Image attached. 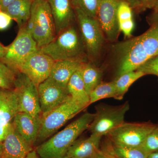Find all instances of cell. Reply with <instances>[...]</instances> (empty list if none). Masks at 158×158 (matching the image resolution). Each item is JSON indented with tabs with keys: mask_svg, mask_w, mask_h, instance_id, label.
<instances>
[{
	"mask_svg": "<svg viewBox=\"0 0 158 158\" xmlns=\"http://www.w3.org/2000/svg\"><path fill=\"white\" fill-rule=\"evenodd\" d=\"M26 28L37 43L38 49L56 37L55 23L47 0H34Z\"/></svg>",
	"mask_w": 158,
	"mask_h": 158,
	"instance_id": "4",
	"label": "cell"
},
{
	"mask_svg": "<svg viewBox=\"0 0 158 158\" xmlns=\"http://www.w3.org/2000/svg\"><path fill=\"white\" fill-rule=\"evenodd\" d=\"M157 1V0H136L133 9L141 12L145 9L153 8Z\"/></svg>",
	"mask_w": 158,
	"mask_h": 158,
	"instance_id": "31",
	"label": "cell"
},
{
	"mask_svg": "<svg viewBox=\"0 0 158 158\" xmlns=\"http://www.w3.org/2000/svg\"><path fill=\"white\" fill-rule=\"evenodd\" d=\"M7 50V46H5L0 42V59L4 57Z\"/></svg>",
	"mask_w": 158,
	"mask_h": 158,
	"instance_id": "35",
	"label": "cell"
},
{
	"mask_svg": "<svg viewBox=\"0 0 158 158\" xmlns=\"http://www.w3.org/2000/svg\"><path fill=\"white\" fill-rule=\"evenodd\" d=\"M94 113L87 112L69 124L62 131L35 148L42 158H66L69 150L79 136L88 130Z\"/></svg>",
	"mask_w": 158,
	"mask_h": 158,
	"instance_id": "2",
	"label": "cell"
},
{
	"mask_svg": "<svg viewBox=\"0 0 158 158\" xmlns=\"http://www.w3.org/2000/svg\"><path fill=\"white\" fill-rule=\"evenodd\" d=\"M132 8L125 0H120L117 8V19L120 31L126 37L131 36L135 23L133 19Z\"/></svg>",
	"mask_w": 158,
	"mask_h": 158,
	"instance_id": "22",
	"label": "cell"
},
{
	"mask_svg": "<svg viewBox=\"0 0 158 158\" xmlns=\"http://www.w3.org/2000/svg\"><path fill=\"white\" fill-rule=\"evenodd\" d=\"M2 156V143H0V158Z\"/></svg>",
	"mask_w": 158,
	"mask_h": 158,
	"instance_id": "40",
	"label": "cell"
},
{
	"mask_svg": "<svg viewBox=\"0 0 158 158\" xmlns=\"http://www.w3.org/2000/svg\"><path fill=\"white\" fill-rule=\"evenodd\" d=\"M38 50L37 43L24 25L19 28L15 39L7 46L6 55L0 61L17 74L26 59Z\"/></svg>",
	"mask_w": 158,
	"mask_h": 158,
	"instance_id": "7",
	"label": "cell"
},
{
	"mask_svg": "<svg viewBox=\"0 0 158 158\" xmlns=\"http://www.w3.org/2000/svg\"><path fill=\"white\" fill-rule=\"evenodd\" d=\"M151 22L150 27L144 34L114 46L117 76L137 70L148 59L158 55V19Z\"/></svg>",
	"mask_w": 158,
	"mask_h": 158,
	"instance_id": "1",
	"label": "cell"
},
{
	"mask_svg": "<svg viewBox=\"0 0 158 158\" xmlns=\"http://www.w3.org/2000/svg\"><path fill=\"white\" fill-rule=\"evenodd\" d=\"M92 158H117L113 155L108 149L106 150L99 149Z\"/></svg>",
	"mask_w": 158,
	"mask_h": 158,
	"instance_id": "33",
	"label": "cell"
},
{
	"mask_svg": "<svg viewBox=\"0 0 158 158\" xmlns=\"http://www.w3.org/2000/svg\"><path fill=\"white\" fill-rule=\"evenodd\" d=\"M156 125L150 123H123L106 136L111 143L125 147H141Z\"/></svg>",
	"mask_w": 158,
	"mask_h": 158,
	"instance_id": "9",
	"label": "cell"
},
{
	"mask_svg": "<svg viewBox=\"0 0 158 158\" xmlns=\"http://www.w3.org/2000/svg\"><path fill=\"white\" fill-rule=\"evenodd\" d=\"M39 50L55 61L77 60L86 62L85 48L73 25L60 32L52 41Z\"/></svg>",
	"mask_w": 158,
	"mask_h": 158,
	"instance_id": "3",
	"label": "cell"
},
{
	"mask_svg": "<svg viewBox=\"0 0 158 158\" xmlns=\"http://www.w3.org/2000/svg\"><path fill=\"white\" fill-rule=\"evenodd\" d=\"M125 1L130 4V6L133 9L135 6L136 0H125Z\"/></svg>",
	"mask_w": 158,
	"mask_h": 158,
	"instance_id": "38",
	"label": "cell"
},
{
	"mask_svg": "<svg viewBox=\"0 0 158 158\" xmlns=\"http://www.w3.org/2000/svg\"><path fill=\"white\" fill-rule=\"evenodd\" d=\"M13 20L11 16L5 11H0V31L9 27Z\"/></svg>",
	"mask_w": 158,
	"mask_h": 158,
	"instance_id": "32",
	"label": "cell"
},
{
	"mask_svg": "<svg viewBox=\"0 0 158 158\" xmlns=\"http://www.w3.org/2000/svg\"><path fill=\"white\" fill-rule=\"evenodd\" d=\"M80 69L85 90L89 95L101 83L102 74L98 68L87 62L82 65Z\"/></svg>",
	"mask_w": 158,
	"mask_h": 158,
	"instance_id": "23",
	"label": "cell"
},
{
	"mask_svg": "<svg viewBox=\"0 0 158 158\" xmlns=\"http://www.w3.org/2000/svg\"><path fill=\"white\" fill-rule=\"evenodd\" d=\"M53 18L56 36L73 25L76 20L75 12L70 0H47Z\"/></svg>",
	"mask_w": 158,
	"mask_h": 158,
	"instance_id": "17",
	"label": "cell"
},
{
	"mask_svg": "<svg viewBox=\"0 0 158 158\" xmlns=\"http://www.w3.org/2000/svg\"><path fill=\"white\" fill-rule=\"evenodd\" d=\"M130 110L126 102L118 106L101 103L95 107V113L88 130L91 134L103 137L124 122L126 114Z\"/></svg>",
	"mask_w": 158,
	"mask_h": 158,
	"instance_id": "6",
	"label": "cell"
},
{
	"mask_svg": "<svg viewBox=\"0 0 158 158\" xmlns=\"http://www.w3.org/2000/svg\"><path fill=\"white\" fill-rule=\"evenodd\" d=\"M34 147L29 144L15 129L12 123L2 143L1 158H26Z\"/></svg>",
	"mask_w": 158,
	"mask_h": 158,
	"instance_id": "15",
	"label": "cell"
},
{
	"mask_svg": "<svg viewBox=\"0 0 158 158\" xmlns=\"http://www.w3.org/2000/svg\"><path fill=\"white\" fill-rule=\"evenodd\" d=\"M26 158H42L37 153L36 150L34 149L29 153Z\"/></svg>",
	"mask_w": 158,
	"mask_h": 158,
	"instance_id": "36",
	"label": "cell"
},
{
	"mask_svg": "<svg viewBox=\"0 0 158 158\" xmlns=\"http://www.w3.org/2000/svg\"><path fill=\"white\" fill-rule=\"evenodd\" d=\"M141 147L149 153L158 151V124L156 125Z\"/></svg>",
	"mask_w": 158,
	"mask_h": 158,
	"instance_id": "29",
	"label": "cell"
},
{
	"mask_svg": "<svg viewBox=\"0 0 158 158\" xmlns=\"http://www.w3.org/2000/svg\"><path fill=\"white\" fill-rule=\"evenodd\" d=\"M85 62L77 60L55 61L48 78L58 85L67 88L70 78Z\"/></svg>",
	"mask_w": 158,
	"mask_h": 158,
	"instance_id": "19",
	"label": "cell"
},
{
	"mask_svg": "<svg viewBox=\"0 0 158 158\" xmlns=\"http://www.w3.org/2000/svg\"><path fill=\"white\" fill-rule=\"evenodd\" d=\"M15 0H0V11H4Z\"/></svg>",
	"mask_w": 158,
	"mask_h": 158,
	"instance_id": "34",
	"label": "cell"
},
{
	"mask_svg": "<svg viewBox=\"0 0 158 158\" xmlns=\"http://www.w3.org/2000/svg\"><path fill=\"white\" fill-rule=\"evenodd\" d=\"M17 74L0 61V88L14 89Z\"/></svg>",
	"mask_w": 158,
	"mask_h": 158,
	"instance_id": "27",
	"label": "cell"
},
{
	"mask_svg": "<svg viewBox=\"0 0 158 158\" xmlns=\"http://www.w3.org/2000/svg\"><path fill=\"white\" fill-rule=\"evenodd\" d=\"M103 137L91 134L88 138L77 139L71 146L66 158H92L99 149Z\"/></svg>",
	"mask_w": 158,
	"mask_h": 158,
	"instance_id": "18",
	"label": "cell"
},
{
	"mask_svg": "<svg viewBox=\"0 0 158 158\" xmlns=\"http://www.w3.org/2000/svg\"><path fill=\"white\" fill-rule=\"evenodd\" d=\"M147 158H158V151L150 153L148 156Z\"/></svg>",
	"mask_w": 158,
	"mask_h": 158,
	"instance_id": "37",
	"label": "cell"
},
{
	"mask_svg": "<svg viewBox=\"0 0 158 158\" xmlns=\"http://www.w3.org/2000/svg\"><path fill=\"white\" fill-rule=\"evenodd\" d=\"M137 70L142 72L145 75L151 74L158 77V55L148 59Z\"/></svg>",
	"mask_w": 158,
	"mask_h": 158,
	"instance_id": "30",
	"label": "cell"
},
{
	"mask_svg": "<svg viewBox=\"0 0 158 158\" xmlns=\"http://www.w3.org/2000/svg\"><path fill=\"white\" fill-rule=\"evenodd\" d=\"M55 62L38 50L26 59L21 66L19 73L25 75L38 87L48 78Z\"/></svg>",
	"mask_w": 158,
	"mask_h": 158,
	"instance_id": "11",
	"label": "cell"
},
{
	"mask_svg": "<svg viewBox=\"0 0 158 158\" xmlns=\"http://www.w3.org/2000/svg\"><path fill=\"white\" fill-rule=\"evenodd\" d=\"M144 75L142 72L136 70L126 73L117 77L114 81L117 92V100L122 99L133 83Z\"/></svg>",
	"mask_w": 158,
	"mask_h": 158,
	"instance_id": "24",
	"label": "cell"
},
{
	"mask_svg": "<svg viewBox=\"0 0 158 158\" xmlns=\"http://www.w3.org/2000/svg\"><path fill=\"white\" fill-rule=\"evenodd\" d=\"M90 104L103 99L114 98L117 100V92L114 81L101 82L90 94Z\"/></svg>",
	"mask_w": 158,
	"mask_h": 158,
	"instance_id": "25",
	"label": "cell"
},
{
	"mask_svg": "<svg viewBox=\"0 0 158 158\" xmlns=\"http://www.w3.org/2000/svg\"><path fill=\"white\" fill-rule=\"evenodd\" d=\"M74 10L87 56L95 59L100 53L104 41L101 27L97 19L88 16L78 9Z\"/></svg>",
	"mask_w": 158,
	"mask_h": 158,
	"instance_id": "8",
	"label": "cell"
},
{
	"mask_svg": "<svg viewBox=\"0 0 158 158\" xmlns=\"http://www.w3.org/2000/svg\"><path fill=\"white\" fill-rule=\"evenodd\" d=\"M99 0H70L73 9H78L88 16L97 19Z\"/></svg>",
	"mask_w": 158,
	"mask_h": 158,
	"instance_id": "28",
	"label": "cell"
},
{
	"mask_svg": "<svg viewBox=\"0 0 158 158\" xmlns=\"http://www.w3.org/2000/svg\"><path fill=\"white\" fill-rule=\"evenodd\" d=\"M34 0H15L4 11L9 15L19 27L25 25L31 16Z\"/></svg>",
	"mask_w": 158,
	"mask_h": 158,
	"instance_id": "21",
	"label": "cell"
},
{
	"mask_svg": "<svg viewBox=\"0 0 158 158\" xmlns=\"http://www.w3.org/2000/svg\"><path fill=\"white\" fill-rule=\"evenodd\" d=\"M153 9L154 10V12L156 13H158V0L156 2L154 6H153Z\"/></svg>",
	"mask_w": 158,
	"mask_h": 158,
	"instance_id": "39",
	"label": "cell"
},
{
	"mask_svg": "<svg viewBox=\"0 0 158 158\" xmlns=\"http://www.w3.org/2000/svg\"><path fill=\"white\" fill-rule=\"evenodd\" d=\"M120 0H99L97 19L104 36L110 41H116L119 35L117 8Z\"/></svg>",
	"mask_w": 158,
	"mask_h": 158,
	"instance_id": "12",
	"label": "cell"
},
{
	"mask_svg": "<svg viewBox=\"0 0 158 158\" xmlns=\"http://www.w3.org/2000/svg\"><path fill=\"white\" fill-rule=\"evenodd\" d=\"M41 120L42 116H34L28 113L19 112L13 119V124L20 135L34 147Z\"/></svg>",
	"mask_w": 158,
	"mask_h": 158,
	"instance_id": "16",
	"label": "cell"
},
{
	"mask_svg": "<svg viewBox=\"0 0 158 158\" xmlns=\"http://www.w3.org/2000/svg\"><path fill=\"white\" fill-rule=\"evenodd\" d=\"M19 112L18 99L15 89L0 88V143L6 138Z\"/></svg>",
	"mask_w": 158,
	"mask_h": 158,
	"instance_id": "14",
	"label": "cell"
},
{
	"mask_svg": "<svg viewBox=\"0 0 158 158\" xmlns=\"http://www.w3.org/2000/svg\"><path fill=\"white\" fill-rule=\"evenodd\" d=\"M86 108L70 98L50 112L42 115L41 126L35 144L42 143L50 138L69 120Z\"/></svg>",
	"mask_w": 158,
	"mask_h": 158,
	"instance_id": "5",
	"label": "cell"
},
{
	"mask_svg": "<svg viewBox=\"0 0 158 158\" xmlns=\"http://www.w3.org/2000/svg\"><path fill=\"white\" fill-rule=\"evenodd\" d=\"M80 69L70 78L67 84V90L73 100L87 107L90 105V96L85 90Z\"/></svg>",
	"mask_w": 158,
	"mask_h": 158,
	"instance_id": "20",
	"label": "cell"
},
{
	"mask_svg": "<svg viewBox=\"0 0 158 158\" xmlns=\"http://www.w3.org/2000/svg\"><path fill=\"white\" fill-rule=\"evenodd\" d=\"M15 90L18 99L19 111L34 116H42L38 88L25 75L18 73Z\"/></svg>",
	"mask_w": 158,
	"mask_h": 158,
	"instance_id": "10",
	"label": "cell"
},
{
	"mask_svg": "<svg viewBox=\"0 0 158 158\" xmlns=\"http://www.w3.org/2000/svg\"><path fill=\"white\" fill-rule=\"evenodd\" d=\"M107 149L117 158H147L149 154L141 147H121L111 143Z\"/></svg>",
	"mask_w": 158,
	"mask_h": 158,
	"instance_id": "26",
	"label": "cell"
},
{
	"mask_svg": "<svg viewBox=\"0 0 158 158\" xmlns=\"http://www.w3.org/2000/svg\"><path fill=\"white\" fill-rule=\"evenodd\" d=\"M37 88L42 115L50 112L71 98L67 88L49 78L40 84Z\"/></svg>",
	"mask_w": 158,
	"mask_h": 158,
	"instance_id": "13",
	"label": "cell"
}]
</instances>
